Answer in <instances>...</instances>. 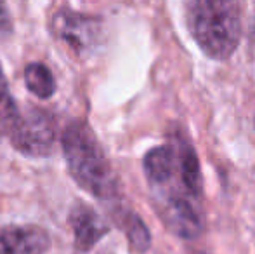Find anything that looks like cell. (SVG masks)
<instances>
[{
  "label": "cell",
  "instance_id": "3957f363",
  "mask_svg": "<svg viewBox=\"0 0 255 254\" xmlns=\"http://www.w3.org/2000/svg\"><path fill=\"white\" fill-rule=\"evenodd\" d=\"M186 24L196 45L212 59H228L242 38L238 2H188Z\"/></svg>",
  "mask_w": 255,
  "mask_h": 254
},
{
  "label": "cell",
  "instance_id": "6da1fadb",
  "mask_svg": "<svg viewBox=\"0 0 255 254\" xmlns=\"http://www.w3.org/2000/svg\"><path fill=\"white\" fill-rule=\"evenodd\" d=\"M142 171L165 227L181 239L200 237L205 228L203 178L198 153L186 132L172 127L167 141L144 155Z\"/></svg>",
  "mask_w": 255,
  "mask_h": 254
},
{
  "label": "cell",
  "instance_id": "52a82bcc",
  "mask_svg": "<svg viewBox=\"0 0 255 254\" xmlns=\"http://www.w3.org/2000/svg\"><path fill=\"white\" fill-rule=\"evenodd\" d=\"M70 223L73 230V244L78 253H89L110 232V225L84 202L75 204L70 213Z\"/></svg>",
  "mask_w": 255,
  "mask_h": 254
},
{
  "label": "cell",
  "instance_id": "ba28073f",
  "mask_svg": "<svg viewBox=\"0 0 255 254\" xmlns=\"http://www.w3.org/2000/svg\"><path fill=\"white\" fill-rule=\"evenodd\" d=\"M111 216H113L115 223L125 232L132 249H135L137 253H144L151 246L149 230L146 228L144 221L135 213H132L130 209H125L124 206H118L111 209Z\"/></svg>",
  "mask_w": 255,
  "mask_h": 254
},
{
  "label": "cell",
  "instance_id": "8fae6325",
  "mask_svg": "<svg viewBox=\"0 0 255 254\" xmlns=\"http://www.w3.org/2000/svg\"><path fill=\"white\" fill-rule=\"evenodd\" d=\"M10 31H12V17H10V12L5 3L0 2V35H7Z\"/></svg>",
  "mask_w": 255,
  "mask_h": 254
},
{
  "label": "cell",
  "instance_id": "7a4b0ae2",
  "mask_svg": "<svg viewBox=\"0 0 255 254\" xmlns=\"http://www.w3.org/2000/svg\"><path fill=\"white\" fill-rule=\"evenodd\" d=\"M61 146L68 171L82 190L103 202H110L111 209L122 206L117 174L101 143L85 120L73 119L64 126L61 132Z\"/></svg>",
  "mask_w": 255,
  "mask_h": 254
},
{
  "label": "cell",
  "instance_id": "9c48e42d",
  "mask_svg": "<svg viewBox=\"0 0 255 254\" xmlns=\"http://www.w3.org/2000/svg\"><path fill=\"white\" fill-rule=\"evenodd\" d=\"M24 77V84H26L28 91L33 96L40 99H49L56 94V78L54 73L51 71V68L47 64L40 63V61H31L24 66L23 71Z\"/></svg>",
  "mask_w": 255,
  "mask_h": 254
},
{
  "label": "cell",
  "instance_id": "277c9868",
  "mask_svg": "<svg viewBox=\"0 0 255 254\" xmlns=\"http://www.w3.org/2000/svg\"><path fill=\"white\" fill-rule=\"evenodd\" d=\"M57 127L51 112L30 106L21 113L16 127L10 132V143L26 157H49L56 148Z\"/></svg>",
  "mask_w": 255,
  "mask_h": 254
},
{
  "label": "cell",
  "instance_id": "8992f818",
  "mask_svg": "<svg viewBox=\"0 0 255 254\" xmlns=\"http://www.w3.org/2000/svg\"><path fill=\"white\" fill-rule=\"evenodd\" d=\"M51 237L37 225L0 227V254H47Z\"/></svg>",
  "mask_w": 255,
  "mask_h": 254
},
{
  "label": "cell",
  "instance_id": "30bf717a",
  "mask_svg": "<svg viewBox=\"0 0 255 254\" xmlns=\"http://www.w3.org/2000/svg\"><path fill=\"white\" fill-rule=\"evenodd\" d=\"M21 117V112L10 94L9 84H7L5 73L0 64V134H9L16 127L17 120Z\"/></svg>",
  "mask_w": 255,
  "mask_h": 254
},
{
  "label": "cell",
  "instance_id": "5b68a950",
  "mask_svg": "<svg viewBox=\"0 0 255 254\" xmlns=\"http://www.w3.org/2000/svg\"><path fill=\"white\" fill-rule=\"evenodd\" d=\"M52 31L70 52L85 56L101 40V17L61 9L52 17Z\"/></svg>",
  "mask_w": 255,
  "mask_h": 254
}]
</instances>
